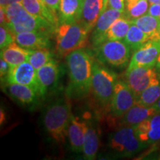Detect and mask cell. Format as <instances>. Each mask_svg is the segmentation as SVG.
I'll use <instances>...</instances> for the list:
<instances>
[{
	"mask_svg": "<svg viewBox=\"0 0 160 160\" xmlns=\"http://www.w3.org/2000/svg\"><path fill=\"white\" fill-rule=\"evenodd\" d=\"M70 85L73 93L83 95L91 88L93 62L88 51L79 48L66 56Z\"/></svg>",
	"mask_w": 160,
	"mask_h": 160,
	"instance_id": "obj_1",
	"label": "cell"
},
{
	"mask_svg": "<svg viewBox=\"0 0 160 160\" xmlns=\"http://www.w3.org/2000/svg\"><path fill=\"white\" fill-rule=\"evenodd\" d=\"M5 8L7 26L13 34L27 31H43L52 34L57 26L43 18L37 17L25 10L22 2L10 4Z\"/></svg>",
	"mask_w": 160,
	"mask_h": 160,
	"instance_id": "obj_2",
	"label": "cell"
},
{
	"mask_svg": "<svg viewBox=\"0 0 160 160\" xmlns=\"http://www.w3.org/2000/svg\"><path fill=\"white\" fill-rule=\"evenodd\" d=\"M71 117L70 105L63 100H59L48 107L44 116V125L56 142L65 141Z\"/></svg>",
	"mask_w": 160,
	"mask_h": 160,
	"instance_id": "obj_3",
	"label": "cell"
},
{
	"mask_svg": "<svg viewBox=\"0 0 160 160\" xmlns=\"http://www.w3.org/2000/svg\"><path fill=\"white\" fill-rule=\"evenodd\" d=\"M89 32L79 22L58 24L55 31L58 52L67 56L71 51L82 48Z\"/></svg>",
	"mask_w": 160,
	"mask_h": 160,
	"instance_id": "obj_4",
	"label": "cell"
},
{
	"mask_svg": "<svg viewBox=\"0 0 160 160\" xmlns=\"http://www.w3.org/2000/svg\"><path fill=\"white\" fill-rule=\"evenodd\" d=\"M117 82L114 73L105 68L97 62H93L91 89L96 99L103 105H107L109 103L111 105Z\"/></svg>",
	"mask_w": 160,
	"mask_h": 160,
	"instance_id": "obj_5",
	"label": "cell"
},
{
	"mask_svg": "<svg viewBox=\"0 0 160 160\" xmlns=\"http://www.w3.org/2000/svg\"><path fill=\"white\" fill-rule=\"evenodd\" d=\"M131 51V48L121 40H106L96 47L97 59L116 67L125 66L128 63Z\"/></svg>",
	"mask_w": 160,
	"mask_h": 160,
	"instance_id": "obj_6",
	"label": "cell"
},
{
	"mask_svg": "<svg viewBox=\"0 0 160 160\" xmlns=\"http://www.w3.org/2000/svg\"><path fill=\"white\" fill-rule=\"evenodd\" d=\"M147 145L141 141L133 126H126L113 133L110 146L122 156H132L139 152Z\"/></svg>",
	"mask_w": 160,
	"mask_h": 160,
	"instance_id": "obj_7",
	"label": "cell"
},
{
	"mask_svg": "<svg viewBox=\"0 0 160 160\" xmlns=\"http://www.w3.org/2000/svg\"><path fill=\"white\" fill-rule=\"evenodd\" d=\"M137 103V96L126 82L117 81L112 97L111 108L117 117H122Z\"/></svg>",
	"mask_w": 160,
	"mask_h": 160,
	"instance_id": "obj_8",
	"label": "cell"
},
{
	"mask_svg": "<svg viewBox=\"0 0 160 160\" xmlns=\"http://www.w3.org/2000/svg\"><path fill=\"white\" fill-rule=\"evenodd\" d=\"M160 53V38L150 39L134 51L127 70L135 67L153 68Z\"/></svg>",
	"mask_w": 160,
	"mask_h": 160,
	"instance_id": "obj_9",
	"label": "cell"
},
{
	"mask_svg": "<svg viewBox=\"0 0 160 160\" xmlns=\"http://www.w3.org/2000/svg\"><path fill=\"white\" fill-rule=\"evenodd\" d=\"M157 68L147 67H135L127 70L125 73L126 82L134 92L137 97L159 77Z\"/></svg>",
	"mask_w": 160,
	"mask_h": 160,
	"instance_id": "obj_10",
	"label": "cell"
},
{
	"mask_svg": "<svg viewBox=\"0 0 160 160\" xmlns=\"http://www.w3.org/2000/svg\"><path fill=\"white\" fill-rule=\"evenodd\" d=\"M8 83H17L29 86L35 90L39 95V86L38 83L37 70L28 61L11 68L7 77Z\"/></svg>",
	"mask_w": 160,
	"mask_h": 160,
	"instance_id": "obj_11",
	"label": "cell"
},
{
	"mask_svg": "<svg viewBox=\"0 0 160 160\" xmlns=\"http://www.w3.org/2000/svg\"><path fill=\"white\" fill-rule=\"evenodd\" d=\"M125 14V11H118L111 8H107L102 13L97 20L92 34V41L95 48L105 41L106 33L112 24Z\"/></svg>",
	"mask_w": 160,
	"mask_h": 160,
	"instance_id": "obj_12",
	"label": "cell"
},
{
	"mask_svg": "<svg viewBox=\"0 0 160 160\" xmlns=\"http://www.w3.org/2000/svg\"><path fill=\"white\" fill-rule=\"evenodd\" d=\"M139 139L146 145L160 141V112L134 126Z\"/></svg>",
	"mask_w": 160,
	"mask_h": 160,
	"instance_id": "obj_13",
	"label": "cell"
},
{
	"mask_svg": "<svg viewBox=\"0 0 160 160\" xmlns=\"http://www.w3.org/2000/svg\"><path fill=\"white\" fill-rule=\"evenodd\" d=\"M107 7L108 0H84L79 22L91 31L94 28L98 19Z\"/></svg>",
	"mask_w": 160,
	"mask_h": 160,
	"instance_id": "obj_14",
	"label": "cell"
},
{
	"mask_svg": "<svg viewBox=\"0 0 160 160\" xmlns=\"http://www.w3.org/2000/svg\"><path fill=\"white\" fill-rule=\"evenodd\" d=\"M51 33L43 31H27L15 34V42L28 50L48 48Z\"/></svg>",
	"mask_w": 160,
	"mask_h": 160,
	"instance_id": "obj_15",
	"label": "cell"
},
{
	"mask_svg": "<svg viewBox=\"0 0 160 160\" xmlns=\"http://www.w3.org/2000/svg\"><path fill=\"white\" fill-rule=\"evenodd\" d=\"M38 83L39 86V96L45 94L50 88L57 83L59 76V68L53 59L37 70Z\"/></svg>",
	"mask_w": 160,
	"mask_h": 160,
	"instance_id": "obj_16",
	"label": "cell"
},
{
	"mask_svg": "<svg viewBox=\"0 0 160 160\" xmlns=\"http://www.w3.org/2000/svg\"><path fill=\"white\" fill-rule=\"evenodd\" d=\"M84 0H61L58 11V24L79 22Z\"/></svg>",
	"mask_w": 160,
	"mask_h": 160,
	"instance_id": "obj_17",
	"label": "cell"
},
{
	"mask_svg": "<svg viewBox=\"0 0 160 160\" xmlns=\"http://www.w3.org/2000/svg\"><path fill=\"white\" fill-rule=\"evenodd\" d=\"M86 122L80 121L72 115L68 128V137L73 151L82 152L86 130Z\"/></svg>",
	"mask_w": 160,
	"mask_h": 160,
	"instance_id": "obj_18",
	"label": "cell"
},
{
	"mask_svg": "<svg viewBox=\"0 0 160 160\" xmlns=\"http://www.w3.org/2000/svg\"><path fill=\"white\" fill-rule=\"evenodd\" d=\"M157 113L155 106H145L137 102L122 116V122L127 126H134Z\"/></svg>",
	"mask_w": 160,
	"mask_h": 160,
	"instance_id": "obj_19",
	"label": "cell"
},
{
	"mask_svg": "<svg viewBox=\"0 0 160 160\" xmlns=\"http://www.w3.org/2000/svg\"><path fill=\"white\" fill-rule=\"evenodd\" d=\"M29 53L30 50L21 47L16 42L1 50V57L9 64L11 68L28 61Z\"/></svg>",
	"mask_w": 160,
	"mask_h": 160,
	"instance_id": "obj_20",
	"label": "cell"
},
{
	"mask_svg": "<svg viewBox=\"0 0 160 160\" xmlns=\"http://www.w3.org/2000/svg\"><path fill=\"white\" fill-rule=\"evenodd\" d=\"M22 4L30 13L43 18L57 27L58 18L52 13L43 0H22Z\"/></svg>",
	"mask_w": 160,
	"mask_h": 160,
	"instance_id": "obj_21",
	"label": "cell"
},
{
	"mask_svg": "<svg viewBox=\"0 0 160 160\" xmlns=\"http://www.w3.org/2000/svg\"><path fill=\"white\" fill-rule=\"evenodd\" d=\"M86 130L82 153L87 159H94L99 148V139L97 130L90 122H86Z\"/></svg>",
	"mask_w": 160,
	"mask_h": 160,
	"instance_id": "obj_22",
	"label": "cell"
},
{
	"mask_svg": "<svg viewBox=\"0 0 160 160\" xmlns=\"http://www.w3.org/2000/svg\"><path fill=\"white\" fill-rule=\"evenodd\" d=\"M138 28L150 36L151 39L160 38V19L149 14H145L132 21Z\"/></svg>",
	"mask_w": 160,
	"mask_h": 160,
	"instance_id": "obj_23",
	"label": "cell"
},
{
	"mask_svg": "<svg viewBox=\"0 0 160 160\" xmlns=\"http://www.w3.org/2000/svg\"><path fill=\"white\" fill-rule=\"evenodd\" d=\"M8 91L12 97L24 104L33 103L39 96L32 88L17 83H8Z\"/></svg>",
	"mask_w": 160,
	"mask_h": 160,
	"instance_id": "obj_24",
	"label": "cell"
},
{
	"mask_svg": "<svg viewBox=\"0 0 160 160\" xmlns=\"http://www.w3.org/2000/svg\"><path fill=\"white\" fill-rule=\"evenodd\" d=\"M132 21L126 17L119 18L112 24L106 33V40H121L123 41L131 27ZM105 40V41H106Z\"/></svg>",
	"mask_w": 160,
	"mask_h": 160,
	"instance_id": "obj_25",
	"label": "cell"
},
{
	"mask_svg": "<svg viewBox=\"0 0 160 160\" xmlns=\"http://www.w3.org/2000/svg\"><path fill=\"white\" fill-rule=\"evenodd\" d=\"M160 98V74L137 97V102L145 106H153Z\"/></svg>",
	"mask_w": 160,
	"mask_h": 160,
	"instance_id": "obj_26",
	"label": "cell"
},
{
	"mask_svg": "<svg viewBox=\"0 0 160 160\" xmlns=\"http://www.w3.org/2000/svg\"><path fill=\"white\" fill-rule=\"evenodd\" d=\"M150 39H151L150 36L132 22L123 41L131 48V51H135Z\"/></svg>",
	"mask_w": 160,
	"mask_h": 160,
	"instance_id": "obj_27",
	"label": "cell"
},
{
	"mask_svg": "<svg viewBox=\"0 0 160 160\" xmlns=\"http://www.w3.org/2000/svg\"><path fill=\"white\" fill-rule=\"evenodd\" d=\"M52 59V54L47 48L30 50L28 62L38 70L42 66L48 63Z\"/></svg>",
	"mask_w": 160,
	"mask_h": 160,
	"instance_id": "obj_28",
	"label": "cell"
},
{
	"mask_svg": "<svg viewBox=\"0 0 160 160\" xmlns=\"http://www.w3.org/2000/svg\"><path fill=\"white\" fill-rule=\"evenodd\" d=\"M148 0H137L135 2L126 5L125 16L133 21L142 16L146 14L149 8Z\"/></svg>",
	"mask_w": 160,
	"mask_h": 160,
	"instance_id": "obj_29",
	"label": "cell"
},
{
	"mask_svg": "<svg viewBox=\"0 0 160 160\" xmlns=\"http://www.w3.org/2000/svg\"><path fill=\"white\" fill-rule=\"evenodd\" d=\"M15 42V35L5 25L0 27V48L2 50Z\"/></svg>",
	"mask_w": 160,
	"mask_h": 160,
	"instance_id": "obj_30",
	"label": "cell"
},
{
	"mask_svg": "<svg viewBox=\"0 0 160 160\" xmlns=\"http://www.w3.org/2000/svg\"><path fill=\"white\" fill-rule=\"evenodd\" d=\"M43 1L45 3V5H47V7L48 8L50 11L52 12V13L58 18L57 13L59 11L60 1L61 0H43Z\"/></svg>",
	"mask_w": 160,
	"mask_h": 160,
	"instance_id": "obj_31",
	"label": "cell"
},
{
	"mask_svg": "<svg viewBox=\"0 0 160 160\" xmlns=\"http://www.w3.org/2000/svg\"><path fill=\"white\" fill-rule=\"evenodd\" d=\"M125 0H108V7L111 8L125 11Z\"/></svg>",
	"mask_w": 160,
	"mask_h": 160,
	"instance_id": "obj_32",
	"label": "cell"
},
{
	"mask_svg": "<svg viewBox=\"0 0 160 160\" xmlns=\"http://www.w3.org/2000/svg\"><path fill=\"white\" fill-rule=\"evenodd\" d=\"M10 70H11V66L3 58L1 57V59H0V74H1V77L2 78V77H5V76L8 77Z\"/></svg>",
	"mask_w": 160,
	"mask_h": 160,
	"instance_id": "obj_33",
	"label": "cell"
},
{
	"mask_svg": "<svg viewBox=\"0 0 160 160\" xmlns=\"http://www.w3.org/2000/svg\"><path fill=\"white\" fill-rule=\"evenodd\" d=\"M148 14L160 19V4H151Z\"/></svg>",
	"mask_w": 160,
	"mask_h": 160,
	"instance_id": "obj_34",
	"label": "cell"
},
{
	"mask_svg": "<svg viewBox=\"0 0 160 160\" xmlns=\"http://www.w3.org/2000/svg\"><path fill=\"white\" fill-rule=\"evenodd\" d=\"M0 21H1V25H5L7 22V17H6L5 8L3 7H1L0 8Z\"/></svg>",
	"mask_w": 160,
	"mask_h": 160,
	"instance_id": "obj_35",
	"label": "cell"
},
{
	"mask_svg": "<svg viewBox=\"0 0 160 160\" xmlns=\"http://www.w3.org/2000/svg\"><path fill=\"white\" fill-rule=\"evenodd\" d=\"M22 0H0V5L1 7H6L10 4L14 2H22Z\"/></svg>",
	"mask_w": 160,
	"mask_h": 160,
	"instance_id": "obj_36",
	"label": "cell"
},
{
	"mask_svg": "<svg viewBox=\"0 0 160 160\" xmlns=\"http://www.w3.org/2000/svg\"><path fill=\"white\" fill-rule=\"evenodd\" d=\"M156 68H157V71H159V72L160 73V53L159 55V57H158L157 59V64H156Z\"/></svg>",
	"mask_w": 160,
	"mask_h": 160,
	"instance_id": "obj_37",
	"label": "cell"
},
{
	"mask_svg": "<svg viewBox=\"0 0 160 160\" xmlns=\"http://www.w3.org/2000/svg\"><path fill=\"white\" fill-rule=\"evenodd\" d=\"M154 106H155L156 109H157V112H160V98H159V99L158 100L157 102L155 104Z\"/></svg>",
	"mask_w": 160,
	"mask_h": 160,
	"instance_id": "obj_38",
	"label": "cell"
},
{
	"mask_svg": "<svg viewBox=\"0 0 160 160\" xmlns=\"http://www.w3.org/2000/svg\"><path fill=\"white\" fill-rule=\"evenodd\" d=\"M151 4H160V0H148Z\"/></svg>",
	"mask_w": 160,
	"mask_h": 160,
	"instance_id": "obj_39",
	"label": "cell"
},
{
	"mask_svg": "<svg viewBox=\"0 0 160 160\" xmlns=\"http://www.w3.org/2000/svg\"><path fill=\"white\" fill-rule=\"evenodd\" d=\"M137 0H125V5H128V4H131L137 2Z\"/></svg>",
	"mask_w": 160,
	"mask_h": 160,
	"instance_id": "obj_40",
	"label": "cell"
}]
</instances>
